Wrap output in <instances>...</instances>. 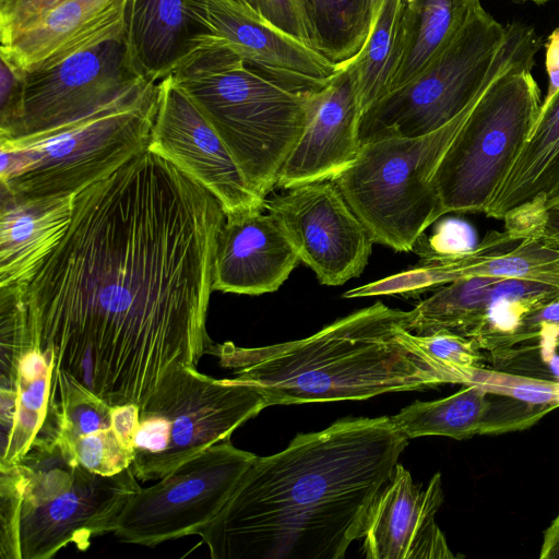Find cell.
<instances>
[{
    "instance_id": "1",
    "label": "cell",
    "mask_w": 559,
    "mask_h": 559,
    "mask_svg": "<svg viewBox=\"0 0 559 559\" xmlns=\"http://www.w3.org/2000/svg\"><path fill=\"white\" fill-rule=\"evenodd\" d=\"M218 200L146 150L74 197L70 224L25 286L33 334L62 374L140 408L213 343L205 329Z\"/></svg>"
},
{
    "instance_id": "2",
    "label": "cell",
    "mask_w": 559,
    "mask_h": 559,
    "mask_svg": "<svg viewBox=\"0 0 559 559\" xmlns=\"http://www.w3.org/2000/svg\"><path fill=\"white\" fill-rule=\"evenodd\" d=\"M407 443L389 416L298 435L253 460L199 535L213 559H342Z\"/></svg>"
},
{
    "instance_id": "3",
    "label": "cell",
    "mask_w": 559,
    "mask_h": 559,
    "mask_svg": "<svg viewBox=\"0 0 559 559\" xmlns=\"http://www.w3.org/2000/svg\"><path fill=\"white\" fill-rule=\"evenodd\" d=\"M408 317L409 311L376 302L306 338L250 348L212 343L206 354L218 357L235 378L258 384L269 406L455 384L411 342Z\"/></svg>"
},
{
    "instance_id": "4",
    "label": "cell",
    "mask_w": 559,
    "mask_h": 559,
    "mask_svg": "<svg viewBox=\"0 0 559 559\" xmlns=\"http://www.w3.org/2000/svg\"><path fill=\"white\" fill-rule=\"evenodd\" d=\"M171 74L222 138L250 187L266 199L304 132L313 91L265 75L224 48L197 50Z\"/></svg>"
},
{
    "instance_id": "5",
    "label": "cell",
    "mask_w": 559,
    "mask_h": 559,
    "mask_svg": "<svg viewBox=\"0 0 559 559\" xmlns=\"http://www.w3.org/2000/svg\"><path fill=\"white\" fill-rule=\"evenodd\" d=\"M542 44L533 26L503 25L480 8L420 72L362 112L360 144L438 130L512 64L536 56Z\"/></svg>"
},
{
    "instance_id": "6",
    "label": "cell",
    "mask_w": 559,
    "mask_h": 559,
    "mask_svg": "<svg viewBox=\"0 0 559 559\" xmlns=\"http://www.w3.org/2000/svg\"><path fill=\"white\" fill-rule=\"evenodd\" d=\"M157 103L158 82L144 81L50 135L0 141V186L24 198L78 194L147 150Z\"/></svg>"
},
{
    "instance_id": "7",
    "label": "cell",
    "mask_w": 559,
    "mask_h": 559,
    "mask_svg": "<svg viewBox=\"0 0 559 559\" xmlns=\"http://www.w3.org/2000/svg\"><path fill=\"white\" fill-rule=\"evenodd\" d=\"M17 466L20 559H49L69 544L85 550L93 537L114 532L141 489L130 467L112 475L91 472L66 441L41 433Z\"/></svg>"
},
{
    "instance_id": "8",
    "label": "cell",
    "mask_w": 559,
    "mask_h": 559,
    "mask_svg": "<svg viewBox=\"0 0 559 559\" xmlns=\"http://www.w3.org/2000/svg\"><path fill=\"white\" fill-rule=\"evenodd\" d=\"M481 93L431 133L361 144L355 160L334 179L374 243L397 252L412 251L425 230L443 215L433 178Z\"/></svg>"
},
{
    "instance_id": "9",
    "label": "cell",
    "mask_w": 559,
    "mask_h": 559,
    "mask_svg": "<svg viewBox=\"0 0 559 559\" xmlns=\"http://www.w3.org/2000/svg\"><path fill=\"white\" fill-rule=\"evenodd\" d=\"M267 406L264 391L253 382L215 379L193 367L178 368L140 408L130 468L140 480L159 479L229 439Z\"/></svg>"
},
{
    "instance_id": "10",
    "label": "cell",
    "mask_w": 559,
    "mask_h": 559,
    "mask_svg": "<svg viewBox=\"0 0 559 559\" xmlns=\"http://www.w3.org/2000/svg\"><path fill=\"white\" fill-rule=\"evenodd\" d=\"M535 56L493 80L477 99L433 178L442 214L484 213L526 142L542 107Z\"/></svg>"
},
{
    "instance_id": "11",
    "label": "cell",
    "mask_w": 559,
    "mask_h": 559,
    "mask_svg": "<svg viewBox=\"0 0 559 559\" xmlns=\"http://www.w3.org/2000/svg\"><path fill=\"white\" fill-rule=\"evenodd\" d=\"M255 457L229 439L211 445L134 493L112 533L123 543L148 547L199 535Z\"/></svg>"
},
{
    "instance_id": "12",
    "label": "cell",
    "mask_w": 559,
    "mask_h": 559,
    "mask_svg": "<svg viewBox=\"0 0 559 559\" xmlns=\"http://www.w3.org/2000/svg\"><path fill=\"white\" fill-rule=\"evenodd\" d=\"M148 81L132 68L124 41H109L24 75L16 114L0 141L29 143L76 123Z\"/></svg>"
},
{
    "instance_id": "13",
    "label": "cell",
    "mask_w": 559,
    "mask_h": 559,
    "mask_svg": "<svg viewBox=\"0 0 559 559\" xmlns=\"http://www.w3.org/2000/svg\"><path fill=\"white\" fill-rule=\"evenodd\" d=\"M264 209L322 285H343L365 270L374 242L334 180L285 189Z\"/></svg>"
},
{
    "instance_id": "14",
    "label": "cell",
    "mask_w": 559,
    "mask_h": 559,
    "mask_svg": "<svg viewBox=\"0 0 559 559\" xmlns=\"http://www.w3.org/2000/svg\"><path fill=\"white\" fill-rule=\"evenodd\" d=\"M147 150L167 158L210 191L225 215L263 211L233 155L173 74L158 81L157 112Z\"/></svg>"
},
{
    "instance_id": "15",
    "label": "cell",
    "mask_w": 559,
    "mask_h": 559,
    "mask_svg": "<svg viewBox=\"0 0 559 559\" xmlns=\"http://www.w3.org/2000/svg\"><path fill=\"white\" fill-rule=\"evenodd\" d=\"M190 7L205 31L197 50L227 49L250 68L304 91L323 87L338 69L238 0H190Z\"/></svg>"
},
{
    "instance_id": "16",
    "label": "cell",
    "mask_w": 559,
    "mask_h": 559,
    "mask_svg": "<svg viewBox=\"0 0 559 559\" xmlns=\"http://www.w3.org/2000/svg\"><path fill=\"white\" fill-rule=\"evenodd\" d=\"M361 115L352 74L345 64L338 66L323 87L310 93L304 132L278 175L276 188L338 177L359 153Z\"/></svg>"
},
{
    "instance_id": "17",
    "label": "cell",
    "mask_w": 559,
    "mask_h": 559,
    "mask_svg": "<svg viewBox=\"0 0 559 559\" xmlns=\"http://www.w3.org/2000/svg\"><path fill=\"white\" fill-rule=\"evenodd\" d=\"M442 501L440 473H436L421 489L414 484L409 472L396 463L370 507L362 536L365 557L455 558L436 522Z\"/></svg>"
},
{
    "instance_id": "18",
    "label": "cell",
    "mask_w": 559,
    "mask_h": 559,
    "mask_svg": "<svg viewBox=\"0 0 559 559\" xmlns=\"http://www.w3.org/2000/svg\"><path fill=\"white\" fill-rule=\"evenodd\" d=\"M131 0H63L0 47L17 71L51 68L109 41H124Z\"/></svg>"
},
{
    "instance_id": "19",
    "label": "cell",
    "mask_w": 559,
    "mask_h": 559,
    "mask_svg": "<svg viewBox=\"0 0 559 559\" xmlns=\"http://www.w3.org/2000/svg\"><path fill=\"white\" fill-rule=\"evenodd\" d=\"M300 261L290 239L270 213L225 215L218 233L213 290L262 295L277 290Z\"/></svg>"
},
{
    "instance_id": "20",
    "label": "cell",
    "mask_w": 559,
    "mask_h": 559,
    "mask_svg": "<svg viewBox=\"0 0 559 559\" xmlns=\"http://www.w3.org/2000/svg\"><path fill=\"white\" fill-rule=\"evenodd\" d=\"M559 205V90L543 104L533 129L484 214L503 219L513 211L547 224Z\"/></svg>"
},
{
    "instance_id": "21",
    "label": "cell",
    "mask_w": 559,
    "mask_h": 559,
    "mask_svg": "<svg viewBox=\"0 0 559 559\" xmlns=\"http://www.w3.org/2000/svg\"><path fill=\"white\" fill-rule=\"evenodd\" d=\"M74 197L24 198L1 187L0 287L26 286L66 233Z\"/></svg>"
},
{
    "instance_id": "22",
    "label": "cell",
    "mask_w": 559,
    "mask_h": 559,
    "mask_svg": "<svg viewBox=\"0 0 559 559\" xmlns=\"http://www.w3.org/2000/svg\"><path fill=\"white\" fill-rule=\"evenodd\" d=\"M203 34L190 0H131L127 56L136 73L148 81L171 74L195 52Z\"/></svg>"
},
{
    "instance_id": "23",
    "label": "cell",
    "mask_w": 559,
    "mask_h": 559,
    "mask_svg": "<svg viewBox=\"0 0 559 559\" xmlns=\"http://www.w3.org/2000/svg\"><path fill=\"white\" fill-rule=\"evenodd\" d=\"M473 276L528 280L559 287V243L547 237L519 241L504 230H492L473 251L432 259L426 267L427 281L433 287Z\"/></svg>"
},
{
    "instance_id": "24",
    "label": "cell",
    "mask_w": 559,
    "mask_h": 559,
    "mask_svg": "<svg viewBox=\"0 0 559 559\" xmlns=\"http://www.w3.org/2000/svg\"><path fill=\"white\" fill-rule=\"evenodd\" d=\"M405 437L442 436L462 440L476 435L502 433L501 401L475 384L436 401L415 403L390 416Z\"/></svg>"
},
{
    "instance_id": "25",
    "label": "cell",
    "mask_w": 559,
    "mask_h": 559,
    "mask_svg": "<svg viewBox=\"0 0 559 559\" xmlns=\"http://www.w3.org/2000/svg\"><path fill=\"white\" fill-rule=\"evenodd\" d=\"M480 0H413L402 19V55L389 93L420 72L457 34Z\"/></svg>"
},
{
    "instance_id": "26",
    "label": "cell",
    "mask_w": 559,
    "mask_h": 559,
    "mask_svg": "<svg viewBox=\"0 0 559 559\" xmlns=\"http://www.w3.org/2000/svg\"><path fill=\"white\" fill-rule=\"evenodd\" d=\"M558 299V286L520 278L500 280L491 287L480 320L468 338L487 352L495 365H511L515 337L524 319Z\"/></svg>"
},
{
    "instance_id": "27",
    "label": "cell",
    "mask_w": 559,
    "mask_h": 559,
    "mask_svg": "<svg viewBox=\"0 0 559 559\" xmlns=\"http://www.w3.org/2000/svg\"><path fill=\"white\" fill-rule=\"evenodd\" d=\"M50 382V360L35 342L21 358L15 399L7 406L12 420L1 438L0 467L17 464L29 450L47 414Z\"/></svg>"
},
{
    "instance_id": "28",
    "label": "cell",
    "mask_w": 559,
    "mask_h": 559,
    "mask_svg": "<svg viewBox=\"0 0 559 559\" xmlns=\"http://www.w3.org/2000/svg\"><path fill=\"white\" fill-rule=\"evenodd\" d=\"M405 4L404 0H383L360 51L344 63L355 82L362 112L389 93L402 55Z\"/></svg>"
},
{
    "instance_id": "29",
    "label": "cell",
    "mask_w": 559,
    "mask_h": 559,
    "mask_svg": "<svg viewBox=\"0 0 559 559\" xmlns=\"http://www.w3.org/2000/svg\"><path fill=\"white\" fill-rule=\"evenodd\" d=\"M500 280L473 276L439 287L409 311L406 330L425 335L445 329L468 337L480 320L491 287Z\"/></svg>"
},
{
    "instance_id": "30",
    "label": "cell",
    "mask_w": 559,
    "mask_h": 559,
    "mask_svg": "<svg viewBox=\"0 0 559 559\" xmlns=\"http://www.w3.org/2000/svg\"><path fill=\"white\" fill-rule=\"evenodd\" d=\"M317 50L342 66L364 46L372 23V0H304Z\"/></svg>"
},
{
    "instance_id": "31",
    "label": "cell",
    "mask_w": 559,
    "mask_h": 559,
    "mask_svg": "<svg viewBox=\"0 0 559 559\" xmlns=\"http://www.w3.org/2000/svg\"><path fill=\"white\" fill-rule=\"evenodd\" d=\"M0 391L15 393L23 354L36 342L25 300V286L0 287Z\"/></svg>"
},
{
    "instance_id": "32",
    "label": "cell",
    "mask_w": 559,
    "mask_h": 559,
    "mask_svg": "<svg viewBox=\"0 0 559 559\" xmlns=\"http://www.w3.org/2000/svg\"><path fill=\"white\" fill-rule=\"evenodd\" d=\"M411 342L428 358L448 372L455 384L468 385L474 370L483 367L481 349L474 341L450 330L429 334L409 332Z\"/></svg>"
},
{
    "instance_id": "33",
    "label": "cell",
    "mask_w": 559,
    "mask_h": 559,
    "mask_svg": "<svg viewBox=\"0 0 559 559\" xmlns=\"http://www.w3.org/2000/svg\"><path fill=\"white\" fill-rule=\"evenodd\" d=\"M471 384L478 385L488 394L533 405L559 407V380L522 376L483 366L474 370L468 385Z\"/></svg>"
},
{
    "instance_id": "34",
    "label": "cell",
    "mask_w": 559,
    "mask_h": 559,
    "mask_svg": "<svg viewBox=\"0 0 559 559\" xmlns=\"http://www.w3.org/2000/svg\"><path fill=\"white\" fill-rule=\"evenodd\" d=\"M76 461L91 472L112 475L130 467L133 448L112 427L82 436L70 444Z\"/></svg>"
},
{
    "instance_id": "35",
    "label": "cell",
    "mask_w": 559,
    "mask_h": 559,
    "mask_svg": "<svg viewBox=\"0 0 559 559\" xmlns=\"http://www.w3.org/2000/svg\"><path fill=\"white\" fill-rule=\"evenodd\" d=\"M21 502L22 485L17 464L0 467V555L2 559H20Z\"/></svg>"
},
{
    "instance_id": "36",
    "label": "cell",
    "mask_w": 559,
    "mask_h": 559,
    "mask_svg": "<svg viewBox=\"0 0 559 559\" xmlns=\"http://www.w3.org/2000/svg\"><path fill=\"white\" fill-rule=\"evenodd\" d=\"M478 245L475 228L466 221L450 217L442 221L425 241L420 238L414 249L419 248L421 260L466 254Z\"/></svg>"
},
{
    "instance_id": "37",
    "label": "cell",
    "mask_w": 559,
    "mask_h": 559,
    "mask_svg": "<svg viewBox=\"0 0 559 559\" xmlns=\"http://www.w3.org/2000/svg\"><path fill=\"white\" fill-rule=\"evenodd\" d=\"M262 19L317 50L304 0H246Z\"/></svg>"
},
{
    "instance_id": "38",
    "label": "cell",
    "mask_w": 559,
    "mask_h": 559,
    "mask_svg": "<svg viewBox=\"0 0 559 559\" xmlns=\"http://www.w3.org/2000/svg\"><path fill=\"white\" fill-rule=\"evenodd\" d=\"M63 0H0V41L36 22Z\"/></svg>"
},
{
    "instance_id": "39",
    "label": "cell",
    "mask_w": 559,
    "mask_h": 559,
    "mask_svg": "<svg viewBox=\"0 0 559 559\" xmlns=\"http://www.w3.org/2000/svg\"><path fill=\"white\" fill-rule=\"evenodd\" d=\"M546 70L548 87L542 103H548L559 90V26L549 35L546 43Z\"/></svg>"
},
{
    "instance_id": "40",
    "label": "cell",
    "mask_w": 559,
    "mask_h": 559,
    "mask_svg": "<svg viewBox=\"0 0 559 559\" xmlns=\"http://www.w3.org/2000/svg\"><path fill=\"white\" fill-rule=\"evenodd\" d=\"M539 558L559 559V513L544 532Z\"/></svg>"
},
{
    "instance_id": "41",
    "label": "cell",
    "mask_w": 559,
    "mask_h": 559,
    "mask_svg": "<svg viewBox=\"0 0 559 559\" xmlns=\"http://www.w3.org/2000/svg\"><path fill=\"white\" fill-rule=\"evenodd\" d=\"M545 237L559 242V205L549 212Z\"/></svg>"
},
{
    "instance_id": "42",
    "label": "cell",
    "mask_w": 559,
    "mask_h": 559,
    "mask_svg": "<svg viewBox=\"0 0 559 559\" xmlns=\"http://www.w3.org/2000/svg\"><path fill=\"white\" fill-rule=\"evenodd\" d=\"M383 0H372V5H373V22H374V19H376V15L379 11V8L381 5ZM373 24V23H372Z\"/></svg>"
},
{
    "instance_id": "43",
    "label": "cell",
    "mask_w": 559,
    "mask_h": 559,
    "mask_svg": "<svg viewBox=\"0 0 559 559\" xmlns=\"http://www.w3.org/2000/svg\"><path fill=\"white\" fill-rule=\"evenodd\" d=\"M516 1H522V2H533V3H536V4H544V3H547L549 1H552V0H516Z\"/></svg>"
},
{
    "instance_id": "44",
    "label": "cell",
    "mask_w": 559,
    "mask_h": 559,
    "mask_svg": "<svg viewBox=\"0 0 559 559\" xmlns=\"http://www.w3.org/2000/svg\"><path fill=\"white\" fill-rule=\"evenodd\" d=\"M412 1H413V0H404V2H406V3H409V2H412Z\"/></svg>"
},
{
    "instance_id": "45",
    "label": "cell",
    "mask_w": 559,
    "mask_h": 559,
    "mask_svg": "<svg viewBox=\"0 0 559 559\" xmlns=\"http://www.w3.org/2000/svg\"><path fill=\"white\" fill-rule=\"evenodd\" d=\"M238 1H240V2H242V3H245V4H247V3H246V0H238Z\"/></svg>"
},
{
    "instance_id": "46",
    "label": "cell",
    "mask_w": 559,
    "mask_h": 559,
    "mask_svg": "<svg viewBox=\"0 0 559 559\" xmlns=\"http://www.w3.org/2000/svg\"><path fill=\"white\" fill-rule=\"evenodd\" d=\"M557 347H559V336H558V340H557Z\"/></svg>"
},
{
    "instance_id": "47",
    "label": "cell",
    "mask_w": 559,
    "mask_h": 559,
    "mask_svg": "<svg viewBox=\"0 0 559 559\" xmlns=\"http://www.w3.org/2000/svg\"><path fill=\"white\" fill-rule=\"evenodd\" d=\"M559 243V242H558Z\"/></svg>"
}]
</instances>
